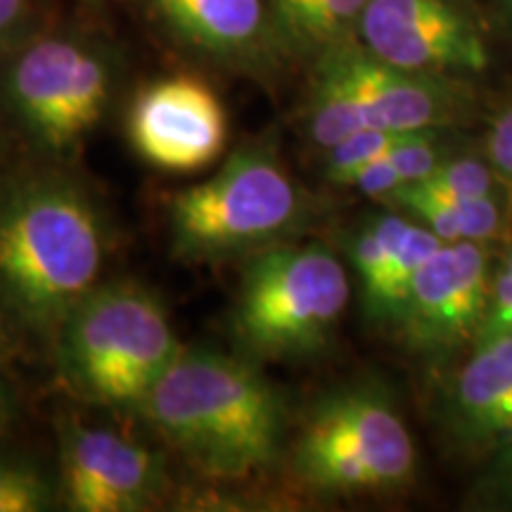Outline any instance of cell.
Segmentation results:
<instances>
[{"instance_id":"obj_1","label":"cell","mask_w":512,"mask_h":512,"mask_svg":"<svg viewBox=\"0 0 512 512\" xmlns=\"http://www.w3.org/2000/svg\"><path fill=\"white\" fill-rule=\"evenodd\" d=\"M133 411L209 477H252L285 458L283 399L245 358L183 347Z\"/></svg>"},{"instance_id":"obj_2","label":"cell","mask_w":512,"mask_h":512,"mask_svg":"<svg viewBox=\"0 0 512 512\" xmlns=\"http://www.w3.org/2000/svg\"><path fill=\"white\" fill-rule=\"evenodd\" d=\"M102 261V219L74 178L36 174L0 197V297L29 330L55 337Z\"/></svg>"},{"instance_id":"obj_3","label":"cell","mask_w":512,"mask_h":512,"mask_svg":"<svg viewBox=\"0 0 512 512\" xmlns=\"http://www.w3.org/2000/svg\"><path fill=\"white\" fill-rule=\"evenodd\" d=\"M285 460L294 484L318 501L396 496L418 477V446L387 387L351 382L306 411Z\"/></svg>"},{"instance_id":"obj_4","label":"cell","mask_w":512,"mask_h":512,"mask_svg":"<svg viewBox=\"0 0 512 512\" xmlns=\"http://www.w3.org/2000/svg\"><path fill=\"white\" fill-rule=\"evenodd\" d=\"M309 216L311 197L271 147L245 145L207 181L171 197V252L185 264L249 259L302 233Z\"/></svg>"},{"instance_id":"obj_5","label":"cell","mask_w":512,"mask_h":512,"mask_svg":"<svg viewBox=\"0 0 512 512\" xmlns=\"http://www.w3.org/2000/svg\"><path fill=\"white\" fill-rule=\"evenodd\" d=\"M57 368L81 399L136 408L181 354L164 304L131 280L98 285L55 335Z\"/></svg>"},{"instance_id":"obj_6","label":"cell","mask_w":512,"mask_h":512,"mask_svg":"<svg viewBox=\"0 0 512 512\" xmlns=\"http://www.w3.org/2000/svg\"><path fill=\"white\" fill-rule=\"evenodd\" d=\"M351 302L342 259L320 242H278L247 259L233 335L252 358L316 356Z\"/></svg>"},{"instance_id":"obj_7","label":"cell","mask_w":512,"mask_h":512,"mask_svg":"<svg viewBox=\"0 0 512 512\" xmlns=\"http://www.w3.org/2000/svg\"><path fill=\"white\" fill-rule=\"evenodd\" d=\"M472 98L453 76L418 74L380 60L361 41L316 57L306 131L320 150L361 131L453 128Z\"/></svg>"},{"instance_id":"obj_8","label":"cell","mask_w":512,"mask_h":512,"mask_svg":"<svg viewBox=\"0 0 512 512\" xmlns=\"http://www.w3.org/2000/svg\"><path fill=\"white\" fill-rule=\"evenodd\" d=\"M112 64L88 43L50 36L15 57L5 76L12 110L48 152L81 143L110 105Z\"/></svg>"},{"instance_id":"obj_9","label":"cell","mask_w":512,"mask_h":512,"mask_svg":"<svg viewBox=\"0 0 512 512\" xmlns=\"http://www.w3.org/2000/svg\"><path fill=\"white\" fill-rule=\"evenodd\" d=\"M494 266L491 247L444 242L415 275L392 325L406 351L439 370L475 347Z\"/></svg>"},{"instance_id":"obj_10","label":"cell","mask_w":512,"mask_h":512,"mask_svg":"<svg viewBox=\"0 0 512 512\" xmlns=\"http://www.w3.org/2000/svg\"><path fill=\"white\" fill-rule=\"evenodd\" d=\"M356 36L408 72L458 79L489 67L482 29L456 0H368Z\"/></svg>"},{"instance_id":"obj_11","label":"cell","mask_w":512,"mask_h":512,"mask_svg":"<svg viewBox=\"0 0 512 512\" xmlns=\"http://www.w3.org/2000/svg\"><path fill=\"white\" fill-rule=\"evenodd\" d=\"M126 131L145 164L192 174L223 155L228 114L207 81L176 74L140 88L128 110Z\"/></svg>"},{"instance_id":"obj_12","label":"cell","mask_w":512,"mask_h":512,"mask_svg":"<svg viewBox=\"0 0 512 512\" xmlns=\"http://www.w3.org/2000/svg\"><path fill=\"white\" fill-rule=\"evenodd\" d=\"M57 486L72 512H143L162 501L169 475L166 460L140 441L64 422Z\"/></svg>"},{"instance_id":"obj_13","label":"cell","mask_w":512,"mask_h":512,"mask_svg":"<svg viewBox=\"0 0 512 512\" xmlns=\"http://www.w3.org/2000/svg\"><path fill=\"white\" fill-rule=\"evenodd\" d=\"M432 413L456 456L482 463L512 439V335L479 342L439 368Z\"/></svg>"},{"instance_id":"obj_14","label":"cell","mask_w":512,"mask_h":512,"mask_svg":"<svg viewBox=\"0 0 512 512\" xmlns=\"http://www.w3.org/2000/svg\"><path fill=\"white\" fill-rule=\"evenodd\" d=\"M178 41L221 62H259L278 48L268 0H150Z\"/></svg>"},{"instance_id":"obj_15","label":"cell","mask_w":512,"mask_h":512,"mask_svg":"<svg viewBox=\"0 0 512 512\" xmlns=\"http://www.w3.org/2000/svg\"><path fill=\"white\" fill-rule=\"evenodd\" d=\"M368 0H268L278 48L320 57L354 41Z\"/></svg>"},{"instance_id":"obj_16","label":"cell","mask_w":512,"mask_h":512,"mask_svg":"<svg viewBox=\"0 0 512 512\" xmlns=\"http://www.w3.org/2000/svg\"><path fill=\"white\" fill-rule=\"evenodd\" d=\"M420 185L453 197H512L482 150L477 155L456 150Z\"/></svg>"},{"instance_id":"obj_17","label":"cell","mask_w":512,"mask_h":512,"mask_svg":"<svg viewBox=\"0 0 512 512\" xmlns=\"http://www.w3.org/2000/svg\"><path fill=\"white\" fill-rule=\"evenodd\" d=\"M60 503V486L43 467L22 458H0V512H46Z\"/></svg>"},{"instance_id":"obj_18","label":"cell","mask_w":512,"mask_h":512,"mask_svg":"<svg viewBox=\"0 0 512 512\" xmlns=\"http://www.w3.org/2000/svg\"><path fill=\"white\" fill-rule=\"evenodd\" d=\"M430 131V128H427ZM418 131H361L325 150V181L344 188L351 176L413 138Z\"/></svg>"},{"instance_id":"obj_19","label":"cell","mask_w":512,"mask_h":512,"mask_svg":"<svg viewBox=\"0 0 512 512\" xmlns=\"http://www.w3.org/2000/svg\"><path fill=\"white\" fill-rule=\"evenodd\" d=\"M467 508L486 512H512V439L479 463Z\"/></svg>"},{"instance_id":"obj_20","label":"cell","mask_w":512,"mask_h":512,"mask_svg":"<svg viewBox=\"0 0 512 512\" xmlns=\"http://www.w3.org/2000/svg\"><path fill=\"white\" fill-rule=\"evenodd\" d=\"M505 335H512V235L496 259L489 306H486L482 330H479L475 344Z\"/></svg>"},{"instance_id":"obj_21","label":"cell","mask_w":512,"mask_h":512,"mask_svg":"<svg viewBox=\"0 0 512 512\" xmlns=\"http://www.w3.org/2000/svg\"><path fill=\"white\" fill-rule=\"evenodd\" d=\"M482 152L512 195V100L491 117L482 138Z\"/></svg>"},{"instance_id":"obj_22","label":"cell","mask_w":512,"mask_h":512,"mask_svg":"<svg viewBox=\"0 0 512 512\" xmlns=\"http://www.w3.org/2000/svg\"><path fill=\"white\" fill-rule=\"evenodd\" d=\"M27 19V0H0V50L12 46Z\"/></svg>"},{"instance_id":"obj_23","label":"cell","mask_w":512,"mask_h":512,"mask_svg":"<svg viewBox=\"0 0 512 512\" xmlns=\"http://www.w3.org/2000/svg\"><path fill=\"white\" fill-rule=\"evenodd\" d=\"M10 415H12L10 396L5 392L3 382H0V432H5V427L10 425Z\"/></svg>"},{"instance_id":"obj_24","label":"cell","mask_w":512,"mask_h":512,"mask_svg":"<svg viewBox=\"0 0 512 512\" xmlns=\"http://www.w3.org/2000/svg\"><path fill=\"white\" fill-rule=\"evenodd\" d=\"M503 10L505 15H508V19H512V0H503Z\"/></svg>"},{"instance_id":"obj_25","label":"cell","mask_w":512,"mask_h":512,"mask_svg":"<svg viewBox=\"0 0 512 512\" xmlns=\"http://www.w3.org/2000/svg\"><path fill=\"white\" fill-rule=\"evenodd\" d=\"M86 3H91V0H86Z\"/></svg>"}]
</instances>
